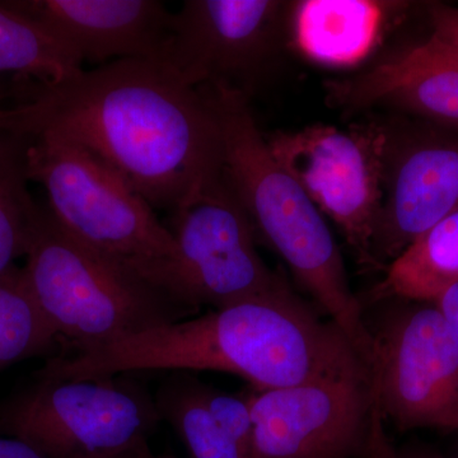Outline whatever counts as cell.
<instances>
[{
  "instance_id": "obj_1",
  "label": "cell",
  "mask_w": 458,
  "mask_h": 458,
  "mask_svg": "<svg viewBox=\"0 0 458 458\" xmlns=\"http://www.w3.org/2000/svg\"><path fill=\"white\" fill-rule=\"evenodd\" d=\"M0 132L81 147L170 214L225 177L209 101L161 60H117L40 83L29 101L3 110Z\"/></svg>"
},
{
  "instance_id": "obj_2",
  "label": "cell",
  "mask_w": 458,
  "mask_h": 458,
  "mask_svg": "<svg viewBox=\"0 0 458 458\" xmlns=\"http://www.w3.org/2000/svg\"><path fill=\"white\" fill-rule=\"evenodd\" d=\"M146 370H216L259 391L321 379L372 382V369L340 328L321 321L291 288L54 358L40 376L92 379Z\"/></svg>"
},
{
  "instance_id": "obj_3",
  "label": "cell",
  "mask_w": 458,
  "mask_h": 458,
  "mask_svg": "<svg viewBox=\"0 0 458 458\" xmlns=\"http://www.w3.org/2000/svg\"><path fill=\"white\" fill-rule=\"evenodd\" d=\"M221 129L225 174L256 236L286 262L298 282L372 367L375 337L361 318L345 265L324 214L274 158L249 98L232 87H199Z\"/></svg>"
},
{
  "instance_id": "obj_4",
  "label": "cell",
  "mask_w": 458,
  "mask_h": 458,
  "mask_svg": "<svg viewBox=\"0 0 458 458\" xmlns=\"http://www.w3.org/2000/svg\"><path fill=\"white\" fill-rule=\"evenodd\" d=\"M27 284L57 337L77 354L98 351L195 313L140 271L83 245L49 209L33 214Z\"/></svg>"
},
{
  "instance_id": "obj_5",
  "label": "cell",
  "mask_w": 458,
  "mask_h": 458,
  "mask_svg": "<svg viewBox=\"0 0 458 458\" xmlns=\"http://www.w3.org/2000/svg\"><path fill=\"white\" fill-rule=\"evenodd\" d=\"M13 140L22 149L27 179L41 183L60 227L167 292L176 243L140 194L81 147L49 137Z\"/></svg>"
},
{
  "instance_id": "obj_6",
  "label": "cell",
  "mask_w": 458,
  "mask_h": 458,
  "mask_svg": "<svg viewBox=\"0 0 458 458\" xmlns=\"http://www.w3.org/2000/svg\"><path fill=\"white\" fill-rule=\"evenodd\" d=\"M162 419L155 397L129 378L38 381L0 406V432L47 458H155Z\"/></svg>"
},
{
  "instance_id": "obj_7",
  "label": "cell",
  "mask_w": 458,
  "mask_h": 458,
  "mask_svg": "<svg viewBox=\"0 0 458 458\" xmlns=\"http://www.w3.org/2000/svg\"><path fill=\"white\" fill-rule=\"evenodd\" d=\"M393 128L385 123L306 126L267 138L274 158L316 208L342 229L358 260L376 267L373 237L384 200Z\"/></svg>"
},
{
  "instance_id": "obj_8",
  "label": "cell",
  "mask_w": 458,
  "mask_h": 458,
  "mask_svg": "<svg viewBox=\"0 0 458 458\" xmlns=\"http://www.w3.org/2000/svg\"><path fill=\"white\" fill-rule=\"evenodd\" d=\"M170 216L176 258L165 285L189 309L221 310L289 289L259 254L254 227L225 174Z\"/></svg>"
},
{
  "instance_id": "obj_9",
  "label": "cell",
  "mask_w": 458,
  "mask_h": 458,
  "mask_svg": "<svg viewBox=\"0 0 458 458\" xmlns=\"http://www.w3.org/2000/svg\"><path fill=\"white\" fill-rule=\"evenodd\" d=\"M293 2L186 0L174 13L165 62L190 86L232 87L249 98L289 38Z\"/></svg>"
},
{
  "instance_id": "obj_10",
  "label": "cell",
  "mask_w": 458,
  "mask_h": 458,
  "mask_svg": "<svg viewBox=\"0 0 458 458\" xmlns=\"http://www.w3.org/2000/svg\"><path fill=\"white\" fill-rule=\"evenodd\" d=\"M372 391L401 429H458V342L436 304L399 311L375 339Z\"/></svg>"
},
{
  "instance_id": "obj_11",
  "label": "cell",
  "mask_w": 458,
  "mask_h": 458,
  "mask_svg": "<svg viewBox=\"0 0 458 458\" xmlns=\"http://www.w3.org/2000/svg\"><path fill=\"white\" fill-rule=\"evenodd\" d=\"M247 394L258 458H358L367 454L372 382L334 378Z\"/></svg>"
},
{
  "instance_id": "obj_12",
  "label": "cell",
  "mask_w": 458,
  "mask_h": 458,
  "mask_svg": "<svg viewBox=\"0 0 458 458\" xmlns=\"http://www.w3.org/2000/svg\"><path fill=\"white\" fill-rule=\"evenodd\" d=\"M458 210V140L393 129L384 200L372 243L376 267L393 262L428 229Z\"/></svg>"
},
{
  "instance_id": "obj_13",
  "label": "cell",
  "mask_w": 458,
  "mask_h": 458,
  "mask_svg": "<svg viewBox=\"0 0 458 458\" xmlns=\"http://www.w3.org/2000/svg\"><path fill=\"white\" fill-rule=\"evenodd\" d=\"M64 42L81 62L147 59L165 62L174 13L158 0H11Z\"/></svg>"
},
{
  "instance_id": "obj_14",
  "label": "cell",
  "mask_w": 458,
  "mask_h": 458,
  "mask_svg": "<svg viewBox=\"0 0 458 458\" xmlns=\"http://www.w3.org/2000/svg\"><path fill=\"white\" fill-rule=\"evenodd\" d=\"M327 90L334 107L391 105L458 125V49L430 36L355 77L328 81Z\"/></svg>"
},
{
  "instance_id": "obj_15",
  "label": "cell",
  "mask_w": 458,
  "mask_h": 458,
  "mask_svg": "<svg viewBox=\"0 0 458 458\" xmlns=\"http://www.w3.org/2000/svg\"><path fill=\"white\" fill-rule=\"evenodd\" d=\"M410 7L406 2H293L289 38L318 64L346 68L363 62Z\"/></svg>"
},
{
  "instance_id": "obj_16",
  "label": "cell",
  "mask_w": 458,
  "mask_h": 458,
  "mask_svg": "<svg viewBox=\"0 0 458 458\" xmlns=\"http://www.w3.org/2000/svg\"><path fill=\"white\" fill-rule=\"evenodd\" d=\"M457 283L458 210L428 229L388 264L377 293L434 303Z\"/></svg>"
},
{
  "instance_id": "obj_17",
  "label": "cell",
  "mask_w": 458,
  "mask_h": 458,
  "mask_svg": "<svg viewBox=\"0 0 458 458\" xmlns=\"http://www.w3.org/2000/svg\"><path fill=\"white\" fill-rule=\"evenodd\" d=\"M159 417L167 421L191 458H256L214 420L201 396V381L190 372H172L157 391Z\"/></svg>"
},
{
  "instance_id": "obj_18",
  "label": "cell",
  "mask_w": 458,
  "mask_h": 458,
  "mask_svg": "<svg viewBox=\"0 0 458 458\" xmlns=\"http://www.w3.org/2000/svg\"><path fill=\"white\" fill-rule=\"evenodd\" d=\"M73 51L31 18L0 2V73L31 75L57 83L82 72Z\"/></svg>"
},
{
  "instance_id": "obj_19",
  "label": "cell",
  "mask_w": 458,
  "mask_h": 458,
  "mask_svg": "<svg viewBox=\"0 0 458 458\" xmlns=\"http://www.w3.org/2000/svg\"><path fill=\"white\" fill-rule=\"evenodd\" d=\"M60 342L16 267L0 276V372L49 352Z\"/></svg>"
},
{
  "instance_id": "obj_20",
  "label": "cell",
  "mask_w": 458,
  "mask_h": 458,
  "mask_svg": "<svg viewBox=\"0 0 458 458\" xmlns=\"http://www.w3.org/2000/svg\"><path fill=\"white\" fill-rule=\"evenodd\" d=\"M22 149L17 140H0V276L26 255L27 241L38 205L27 191Z\"/></svg>"
},
{
  "instance_id": "obj_21",
  "label": "cell",
  "mask_w": 458,
  "mask_h": 458,
  "mask_svg": "<svg viewBox=\"0 0 458 458\" xmlns=\"http://www.w3.org/2000/svg\"><path fill=\"white\" fill-rule=\"evenodd\" d=\"M201 396L214 420L249 454L256 457L254 421L246 396L225 394L201 382ZM258 458V457H256Z\"/></svg>"
},
{
  "instance_id": "obj_22",
  "label": "cell",
  "mask_w": 458,
  "mask_h": 458,
  "mask_svg": "<svg viewBox=\"0 0 458 458\" xmlns=\"http://www.w3.org/2000/svg\"><path fill=\"white\" fill-rule=\"evenodd\" d=\"M433 38L458 49V8L445 4H432L429 7Z\"/></svg>"
},
{
  "instance_id": "obj_23",
  "label": "cell",
  "mask_w": 458,
  "mask_h": 458,
  "mask_svg": "<svg viewBox=\"0 0 458 458\" xmlns=\"http://www.w3.org/2000/svg\"><path fill=\"white\" fill-rule=\"evenodd\" d=\"M381 411L373 399L372 412H370V427L369 445H367V457L369 458H400V454L391 445L390 439L385 433L384 423H382Z\"/></svg>"
},
{
  "instance_id": "obj_24",
  "label": "cell",
  "mask_w": 458,
  "mask_h": 458,
  "mask_svg": "<svg viewBox=\"0 0 458 458\" xmlns=\"http://www.w3.org/2000/svg\"><path fill=\"white\" fill-rule=\"evenodd\" d=\"M0 458H47L41 452L14 437L0 436Z\"/></svg>"
},
{
  "instance_id": "obj_25",
  "label": "cell",
  "mask_w": 458,
  "mask_h": 458,
  "mask_svg": "<svg viewBox=\"0 0 458 458\" xmlns=\"http://www.w3.org/2000/svg\"><path fill=\"white\" fill-rule=\"evenodd\" d=\"M434 304L441 310L458 342V283L447 289Z\"/></svg>"
},
{
  "instance_id": "obj_26",
  "label": "cell",
  "mask_w": 458,
  "mask_h": 458,
  "mask_svg": "<svg viewBox=\"0 0 458 458\" xmlns=\"http://www.w3.org/2000/svg\"><path fill=\"white\" fill-rule=\"evenodd\" d=\"M400 458H441L436 456V454H400Z\"/></svg>"
},
{
  "instance_id": "obj_27",
  "label": "cell",
  "mask_w": 458,
  "mask_h": 458,
  "mask_svg": "<svg viewBox=\"0 0 458 458\" xmlns=\"http://www.w3.org/2000/svg\"><path fill=\"white\" fill-rule=\"evenodd\" d=\"M155 458H177V457L171 456V454H164V456H158V457L155 456Z\"/></svg>"
},
{
  "instance_id": "obj_28",
  "label": "cell",
  "mask_w": 458,
  "mask_h": 458,
  "mask_svg": "<svg viewBox=\"0 0 458 458\" xmlns=\"http://www.w3.org/2000/svg\"><path fill=\"white\" fill-rule=\"evenodd\" d=\"M3 108H0V117H2Z\"/></svg>"
}]
</instances>
